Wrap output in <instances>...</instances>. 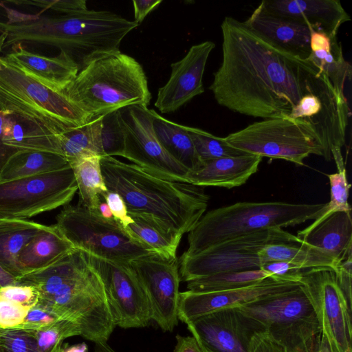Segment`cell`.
<instances>
[{
	"label": "cell",
	"instance_id": "1",
	"mask_svg": "<svg viewBox=\"0 0 352 352\" xmlns=\"http://www.w3.org/2000/svg\"><path fill=\"white\" fill-rule=\"evenodd\" d=\"M221 29L222 61L209 87L221 106L253 118L289 117L304 96L329 81L311 61L272 45L243 22L226 16Z\"/></svg>",
	"mask_w": 352,
	"mask_h": 352
},
{
	"label": "cell",
	"instance_id": "2",
	"mask_svg": "<svg viewBox=\"0 0 352 352\" xmlns=\"http://www.w3.org/2000/svg\"><path fill=\"white\" fill-rule=\"evenodd\" d=\"M100 166L107 190L122 197L129 214L170 234L182 238L206 210L209 197L204 187L162 179L111 156L102 157Z\"/></svg>",
	"mask_w": 352,
	"mask_h": 352
},
{
	"label": "cell",
	"instance_id": "3",
	"mask_svg": "<svg viewBox=\"0 0 352 352\" xmlns=\"http://www.w3.org/2000/svg\"><path fill=\"white\" fill-rule=\"evenodd\" d=\"M327 209V204L285 201L237 202L212 210L202 216L188 232V248L193 255L212 245L263 230L294 226L314 220Z\"/></svg>",
	"mask_w": 352,
	"mask_h": 352
},
{
	"label": "cell",
	"instance_id": "4",
	"mask_svg": "<svg viewBox=\"0 0 352 352\" xmlns=\"http://www.w3.org/2000/svg\"><path fill=\"white\" fill-rule=\"evenodd\" d=\"M63 92L91 116L134 104L148 107L151 99L142 65L120 51L80 69Z\"/></svg>",
	"mask_w": 352,
	"mask_h": 352
},
{
	"label": "cell",
	"instance_id": "5",
	"mask_svg": "<svg viewBox=\"0 0 352 352\" xmlns=\"http://www.w3.org/2000/svg\"><path fill=\"white\" fill-rule=\"evenodd\" d=\"M0 111L58 135L92 117L64 92L45 86L3 56H0Z\"/></svg>",
	"mask_w": 352,
	"mask_h": 352
},
{
	"label": "cell",
	"instance_id": "6",
	"mask_svg": "<svg viewBox=\"0 0 352 352\" xmlns=\"http://www.w3.org/2000/svg\"><path fill=\"white\" fill-rule=\"evenodd\" d=\"M56 226L74 248L98 258L130 263L157 254L132 238L116 219H105L98 210L79 204L65 207L56 217Z\"/></svg>",
	"mask_w": 352,
	"mask_h": 352
},
{
	"label": "cell",
	"instance_id": "7",
	"mask_svg": "<svg viewBox=\"0 0 352 352\" xmlns=\"http://www.w3.org/2000/svg\"><path fill=\"white\" fill-rule=\"evenodd\" d=\"M261 322L286 352H313L321 329L302 286L238 307Z\"/></svg>",
	"mask_w": 352,
	"mask_h": 352
},
{
	"label": "cell",
	"instance_id": "8",
	"mask_svg": "<svg viewBox=\"0 0 352 352\" xmlns=\"http://www.w3.org/2000/svg\"><path fill=\"white\" fill-rule=\"evenodd\" d=\"M245 153L281 159L303 166L310 155L322 157L321 144L311 125L289 117L264 119L224 138Z\"/></svg>",
	"mask_w": 352,
	"mask_h": 352
},
{
	"label": "cell",
	"instance_id": "9",
	"mask_svg": "<svg viewBox=\"0 0 352 352\" xmlns=\"http://www.w3.org/2000/svg\"><path fill=\"white\" fill-rule=\"evenodd\" d=\"M276 243H300L296 236L283 228L263 230L212 245L193 255L179 258L180 279L188 282L226 272L258 270L263 264L258 252Z\"/></svg>",
	"mask_w": 352,
	"mask_h": 352
},
{
	"label": "cell",
	"instance_id": "10",
	"mask_svg": "<svg viewBox=\"0 0 352 352\" xmlns=\"http://www.w3.org/2000/svg\"><path fill=\"white\" fill-rule=\"evenodd\" d=\"M77 190L71 166L0 182V214L7 219H25L67 204Z\"/></svg>",
	"mask_w": 352,
	"mask_h": 352
},
{
	"label": "cell",
	"instance_id": "11",
	"mask_svg": "<svg viewBox=\"0 0 352 352\" xmlns=\"http://www.w3.org/2000/svg\"><path fill=\"white\" fill-rule=\"evenodd\" d=\"M118 119L124 139L121 157L155 177L189 183L190 171L168 153L155 135L153 109L138 104L127 106L118 110Z\"/></svg>",
	"mask_w": 352,
	"mask_h": 352
},
{
	"label": "cell",
	"instance_id": "12",
	"mask_svg": "<svg viewBox=\"0 0 352 352\" xmlns=\"http://www.w3.org/2000/svg\"><path fill=\"white\" fill-rule=\"evenodd\" d=\"M299 283L313 306L331 351L352 352V309L338 285L334 270H303Z\"/></svg>",
	"mask_w": 352,
	"mask_h": 352
},
{
	"label": "cell",
	"instance_id": "13",
	"mask_svg": "<svg viewBox=\"0 0 352 352\" xmlns=\"http://www.w3.org/2000/svg\"><path fill=\"white\" fill-rule=\"evenodd\" d=\"M85 254L102 282L115 326L124 329L147 326L151 320L148 300L130 263L109 261Z\"/></svg>",
	"mask_w": 352,
	"mask_h": 352
},
{
	"label": "cell",
	"instance_id": "14",
	"mask_svg": "<svg viewBox=\"0 0 352 352\" xmlns=\"http://www.w3.org/2000/svg\"><path fill=\"white\" fill-rule=\"evenodd\" d=\"M144 288L151 320L164 331H173L178 324L180 276L176 258L158 254L130 262Z\"/></svg>",
	"mask_w": 352,
	"mask_h": 352
},
{
	"label": "cell",
	"instance_id": "15",
	"mask_svg": "<svg viewBox=\"0 0 352 352\" xmlns=\"http://www.w3.org/2000/svg\"><path fill=\"white\" fill-rule=\"evenodd\" d=\"M186 324L199 344L214 352H250L253 336L266 331L238 307L213 311Z\"/></svg>",
	"mask_w": 352,
	"mask_h": 352
},
{
	"label": "cell",
	"instance_id": "16",
	"mask_svg": "<svg viewBox=\"0 0 352 352\" xmlns=\"http://www.w3.org/2000/svg\"><path fill=\"white\" fill-rule=\"evenodd\" d=\"M301 284L278 281L270 277L251 286L219 292H180L178 318L186 324L213 311L243 305L294 290Z\"/></svg>",
	"mask_w": 352,
	"mask_h": 352
},
{
	"label": "cell",
	"instance_id": "17",
	"mask_svg": "<svg viewBox=\"0 0 352 352\" xmlns=\"http://www.w3.org/2000/svg\"><path fill=\"white\" fill-rule=\"evenodd\" d=\"M214 47V43L210 41L194 45L180 60L170 65L169 80L158 89L154 104L161 113L175 111L204 92L203 75Z\"/></svg>",
	"mask_w": 352,
	"mask_h": 352
},
{
	"label": "cell",
	"instance_id": "18",
	"mask_svg": "<svg viewBox=\"0 0 352 352\" xmlns=\"http://www.w3.org/2000/svg\"><path fill=\"white\" fill-rule=\"evenodd\" d=\"M261 4L272 13L296 20L329 37L337 36L340 26L351 21L338 0H265Z\"/></svg>",
	"mask_w": 352,
	"mask_h": 352
},
{
	"label": "cell",
	"instance_id": "19",
	"mask_svg": "<svg viewBox=\"0 0 352 352\" xmlns=\"http://www.w3.org/2000/svg\"><path fill=\"white\" fill-rule=\"evenodd\" d=\"M244 24L277 47L302 59L311 53V29L296 20L272 13L262 5L254 10Z\"/></svg>",
	"mask_w": 352,
	"mask_h": 352
},
{
	"label": "cell",
	"instance_id": "20",
	"mask_svg": "<svg viewBox=\"0 0 352 352\" xmlns=\"http://www.w3.org/2000/svg\"><path fill=\"white\" fill-rule=\"evenodd\" d=\"M296 237L300 243L317 248L340 263L352 256L351 211L326 210Z\"/></svg>",
	"mask_w": 352,
	"mask_h": 352
},
{
	"label": "cell",
	"instance_id": "21",
	"mask_svg": "<svg viewBox=\"0 0 352 352\" xmlns=\"http://www.w3.org/2000/svg\"><path fill=\"white\" fill-rule=\"evenodd\" d=\"M3 56L45 86L63 92L76 77L79 68L65 52L45 56L29 52L18 45Z\"/></svg>",
	"mask_w": 352,
	"mask_h": 352
},
{
	"label": "cell",
	"instance_id": "22",
	"mask_svg": "<svg viewBox=\"0 0 352 352\" xmlns=\"http://www.w3.org/2000/svg\"><path fill=\"white\" fill-rule=\"evenodd\" d=\"M262 157L251 154L223 157L204 162L190 172L188 182L198 186L232 188L244 184L258 168Z\"/></svg>",
	"mask_w": 352,
	"mask_h": 352
},
{
	"label": "cell",
	"instance_id": "23",
	"mask_svg": "<svg viewBox=\"0 0 352 352\" xmlns=\"http://www.w3.org/2000/svg\"><path fill=\"white\" fill-rule=\"evenodd\" d=\"M74 249L56 224L50 226L47 230L34 237L20 252L17 259L19 278L47 267Z\"/></svg>",
	"mask_w": 352,
	"mask_h": 352
},
{
	"label": "cell",
	"instance_id": "24",
	"mask_svg": "<svg viewBox=\"0 0 352 352\" xmlns=\"http://www.w3.org/2000/svg\"><path fill=\"white\" fill-rule=\"evenodd\" d=\"M311 53L307 60L315 65L329 79L336 93L342 98L344 87L351 77V66L343 56L337 36L329 37L311 30Z\"/></svg>",
	"mask_w": 352,
	"mask_h": 352
},
{
	"label": "cell",
	"instance_id": "25",
	"mask_svg": "<svg viewBox=\"0 0 352 352\" xmlns=\"http://www.w3.org/2000/svg\"><path fill=\"white\" fill-rule=\"evenodd\" d=\"M58 135L28 120L5 113L0 142L16 150L47 151L61 155Z\"/></svg>",
	"mask_w": 352,
	"mask_h": 352
},
{
	"label": "cell",
	"instance_id": "26",
	"mask_svg": "<svg viewBox=\"0 0 352 352\" xmlns=\"http://www.w3.org/2000/svg\"><path fill=\"white\" fill-rule=\"evenodd\" d=\"M45 226L26 219H6L0 222V265L16 279L19 276L17 259L34 237L47 230Z\"/></svg>",
	"mask_w": 352,
	"mask_h": 352
},
{
	"label": "cell",
	"instance_id": "27",
	"mask_svg": "<svg viewBox=\"0 0 352 352\" xmlns=\"http://www.w3.org/2000/svg\"><path fill=\"white\" fill-rule=\"evenodd\" d=\"M153 126L161 145L176 161L190 172L202 166L184 125L166 119L153 110Z\"/></svg>",
	"mask_w": 352,
	"mask_h": 352
},
{
	"label": "cell",
	"instance_id": "28",
	"mask_svg": "<svg viewBox=\"0 0 352 352\" xmlns=\"http://www.w3.org/2000/svg\"><path fill=\"white\" fill-rule=\"evenodd\" d=\"M70 166L61 155L40 151H16L0 173V182L54 172Z\"/></svg>",
	"mask_w": 352,
	"mask_h": 352
},
{
	"label": "cell",
	"instance_id": "29",
	"mask_svg": "<svg viewBox=\"0 0 352 352\" xmlns=\"http://www.w3.org/2000/svg\"><path fill=\"white\" fill-rule=\"evenodd\" d=\"M103 115L92 116L83 125L59 134L61 155L70 164L82 158L104 157L101 141Z\"/></svg>",
	"mask_w": 352,
	"mask_h": 352
},
{
	"label": "cell",
	"instance_id": "30",
	"mask_svg": "<svg viewBox=\"0 0 352 352\" xmlns=\"http://www.w3.org/2000/svg\"><path fill=\"white\" fill-rule=\"evenodd\" d=\"M262 263L280 261L291 263L302 270L329 267L336 270L338 263L328 253L305 243H276L258 252Z\"/></svg>",
	"mask_w": 352,
	"mask_h": 352
},
{
	"label": "cell",
	"instance_id": "31",
	"mask_svg": "<svg viewBox=\"0 0 352 352\" xmlns=\"http://www.w3.org/2000/svg\"><path fill=\"white\" fill-rule=\"evenodd\" d=\"M101 157L92 155L70 164L79 195V204L91 210H98L101 195L107 188L100 166Z\"/></svg>",
	"mask_w": 352,
	"mask_h": 352
},
{
	"label": "cell",
	"instance_id": "32",
	"mask_svg": "<svg viewBox=\"0 0 352 352\" xmlns=\"http://www.w3.org/2000/svg\"><path fill=\"white\" fill-rule=\"evenodd\" d=\"M132 221L123 226L135 240L151 248L166 258H176V252L182 238L170 234L141 217L129 214Z\"/></svg>",
	"mask_w": 352,
	"mask_h": 352
},
{
	"label": "cell",
	"instance_id": "33",
	"mask_svg": "<svg viewBox=\"0 0 352 352\" xmlns=\"http://www.w3.org/2000/svg\"><path fill=\"white\" fill-rule=\"evenodd\" d=\"M270 275L263 270L217 273L187 283V289L195 292H211L243 288L259 283Z\"/></svg>",
	"mask_w": 352,
	"mask_h": 352
},
{
	"label": "cell",
	"instance_id": "34",
	"mask_svg": "<svg viewBox=\"0 0 352 352\" xmlns=\"http://www.w3.org/2000/svg\"><path fill=\"white\" fill-rule=\"evenodd\" d=\"M185 127L203 164L223 157L247 154L230 146L224 138L215 136L198 128Z\"/></svg>",
	"mask_w": 352,
	"mask_h": 352
},
{
	"label": "cell",
	"instance_id": "35",
	"mask_svg": "<svg viewBox=\"0 0 352 352\" xmlns=\"http://www.w3.org/2000/svg\"><path fill=\"white\" fill-rule=\"evenodd\" d=\"M34 333L41 352H61L65 339L81 335L78 324L67 319H58Z\"/></svg>",
	"mask_w": 352,
	"mask_h": 352
},
{
	"label": "cell",
	"instance_id": "36",
	"mask_svg": "<svg viewBox=\"0 0 352 352\" xmlns=\"http://www.w3.org/2000/svg\"><path fill=\"white\" fill-rule=\"evenodd\" d=\"M101 141L104 157L122 156L124 139L118 119V110L103 115Z\"/></svg>",
	"mask_w": 352,
	"mask_h": 352
},
{
	"label": "cell",
	"instance_id": "37",
	"mask_svg": "<svg viewBox=\"0 0 352 352\" xmlns=\"http://www.w3.org/2000/svg\"><path fill=\"white\" fill-rule=\"evenodd\" d=\"M0 352H41L34 331L20 327L0 332Z\"/></svg>",
	"mask_w": 352,
	"mask_h": 352
},
{
	"label": "cell",
	"instance_id": "38",
	"mask_svg": "<svg viewBox=\"0 0 352 352\" xmlns=\"http://www.w3.org/2000/svg\"><path fill=\"white\" fill-rule=\"evenodd\" d=\"M327 177L330 184V201L327 203V210L351 211L348 201L351 184L347 180L346 169L338 170Z\"/></svg>",
	"mask_w": 352,
	"mask_h": 352
},
{
	"label": "cell",
	"instance_id": "39",
	"mask_svg": "<svg viewBox=\"0 0 352 352\" xmlns=\"http://www.w3.org/2000/svg\"><path fill=\"white\" fill-rule=\"evenodd\" d=\"M7 3L18 6H31L41 9V11H50L56 14H69L87 10L85 0H32L7 1Z\"/></svg>",
	"mask_w": 352,
	"mask_h": 352
},
{
	"label": "cell",
	"instance_id": "40",
	"mask_svg": "<svg viewBox=\"0 0 352 352\" xmlns=\"http://www.w3.org/2000/svg\"><path fill=\"white\" fill-rule=\"evenodd\" d=\"M0 298L30 308L38 303L39 295L31 285L15 284L1 287Z\"/></svg>",
	"mask_w": 352,
	"mask_h": 352
},
{
	"label": "cell",
	"instance_id": "41",
	"mask_svg": "<svg viewBox=\"0 0 352 352\" xmlns=\"http://www.w3.org/2000/svg\"><path fill=\"white\" fill-rule=\"evenodd\" d=\"M261 270L268 273L276 280L295 283H299L303 271L291 263L280 261L265 262Z\"/></svg>",
	"mask_w": 352,
	"mask_h": 352
},
{
	"label": "cell",
	"instance_id": "42",
	"mask_svg": "<svg viewBox=\"0 0 352 352\" xmlns=\"http://www.w3.org/2000/svg\"><path fill=\"white\" fill-rule=\"evenodd\" d=\"M58 319L62 318H59L46 307L36 304L28 309L23 323L18 327L36 331Z\"/></svg>",
	"mask_w": 352,
	"mask_h": 352
},
{
	"label": "cell",
	"instance_id": "43",
	"mask_svg": "<svg viewBox=\"0 0 352 352\" xmlns=\"http://www.w3.org/2000/svg\"><path fill=\"white\" fill-rule=\"evenodd\" d=\"M30 308L0 298V327L10 329L19 327Z\"/></svg>",
	"mask_w": 352,
	"mask_h": 352
},
{
	"label": "cell",
	"instance_id": "44",
	"mask_svg": "<svg viewBox=\"0 0 352 352\" xmlns=\"http://www.w3.org/2000/svg\"><path fill=\"white\" fill-rule=\"evenodd\" d=\"M101 197L107 204L113 218L120 221L124 227L132 221L133 219L128 214L126 204L119 194L107 190Z\"/></svg>",
	"mask_w": 352,
	"mask_h": 352
},
{
	"label": "cell",
	"instance_id": "45",
	"mask_svg": "<svg viewBox=\"0 0 352 352\" xmlns=\"http://www.w3.org/2000/svg\"><path fill=\"white\" fill-rule=\"evenodd\" d=\"M352 256L340 263L335 270L336 280L350 309L352 308L351 278Z\"/></svg>",
	"mask_w": 352,
	"mask_h": 352
},
{
	"label": "cell",
	"instance_id": "46",
	"mask_svg": "<svg viewBox=\"0 0 352 352\" xmlns=\"http://www.w3.org/2000/svg\"><path fill=\"white\" fill-rule=\"evenodd\" d=\"M250 352H286L267 331L256 333L250 344Z\"/></svg>",
	"mask_w": 352,
	"mask_h": 352
},
{
	"label": "cell",
	"instance_id": "47",
	"mask_svg": "<svg viewBox=\"0 0 352 352\" xmlns=\"http://www.w3.org/2000/svg\"><path fill=\"white\" fill-rule=\"evenodd\" d=\"M162 0H140L133 1L135 21L139 25L142 23L146 15L153 10L157 8Z\"/></svg>",
	"mask_w": 352,
	"mask_h": 352
},
{
	"label": "cell",
	"instance_id": "48",
	"mask_svg": "<svg viewBox=\"0 0 352 352\" xmlns=\"http://www.w3.org/2000/svg\"><path fill=\"white\" fill-rule=\"evenodd\" d=\"M177 344L173 352H202L199 344L194 336L177 335Z\"/></svg>",
	"mask_w": 352,
	"mask_h": 352
},
{
	"label": "cell",
	"instance_id": "49",
	"mask_svg": "<svg viewBox=\"0 0 352 352\" xmlns=\"http://www.w3.org/2000/svg\"><path fill=\"white\" fill-rule=\"evenodd\" d=\"M16 149L6 146L0 142V173L5 166L10 157Z\"/></svg>",
	"mask_w": 352,
	"mask_h": 352
},
{
	"label": "cell",
	"instance_id": "50",
	"mask_svg": "<svg viewBox=\"0 0 352 352\" xmlns=\"http://www.w3.org/2000/svg\"><path fill=\"white\" fill-rule=\"evenodd\" d=\"M15 284H17L16 279L0 265V288Z\"/></svg>",
	"mask_w": 352,
	"mask_h": 352
},
{
	"label": "cell",
	"instance_id": "51",
	"mask_svg": "<svg viewBox=\"0 0 352 352\" xmlns=\"http://www.w3.org/2000/svg\"><path fill=\"white\" fill-rule=\"evenodd\" d=\"M314 352H332L325 336L322 332L317 340Z\"/></svg>",
	"mask_w": 352,
	"mask_h": 352
},
{
	"label": "cell",
	"instance_id": "52",
	"mask_svg": "<svg viewBox=\"0 0 352 352\" xmlns=\"http://www.w3.org/2000/svg\"><path fill=\"white\" fill-rule=\"evenodd\" d=\"M87 346L85 342L68 346H63L61 352H87Z\"/></svg>",
	"mask_w": 352,
	"mask_h": 352
},
{
	"label": "cell",
	"instance_id": "53",
	"mask_svg": "<svg viewBox=\"0 0 352 352\" xmlns=\"http://www.w3.org/2000/svg\"><path fill=\"white\" fill-rule=\"evenodd\" d=\"M98 211L100 214L105 219H112L113 218V214L105 201H100L98 207Z\"/></svg>",
	"mask_w": 352,
	"mask_h": 352
},
{
	"label": "cell",
	"instance_id": "54",
	"mask_svg": "<svg viewBox=\"0 0 352 352\" xmlns=\"http://www.w3.org/2000/svg\"><path fill=\"white\" fill-rule=\"evenodd\" d=\"M94 352H117L112 349L107 342H95Z\"/></svg>",
	"mask_w": 352,
	"mask_h": 352
},
{
	"label": "cell",
	"instance_id": "55",
	"mask_svg": "<svg viewBox=\"0 0 352 352\" xmlns=\"http://www.w3.org/2000/svg\"><path fill=\"white\" fill-rule=\"evenodd\" d=\"M5 41V36L3 34H0V52L3 49V43Z\"/></svg>",
	"mask_w": 352,
	"mask_h": 352
},
{
	"label": "cell",
	"instance_id": "56",
	"mask_svg": "<svg viewBox=\"0 0 352 352\" xmlns=\"http://www.w3.org/2000/svg\"><path fill=\"white\" fill-rule=\"evenodd\" d=\"M199 343V342H198ZM200 345V347L201 349V351L202 352H214V351H212L209 349H208L207 348H206L205 346H204L203 345H201V344H199Z\"/></svg>",
	"mask_w": 352,
	"mask_h": 352
},
{
	"label": "cell",
	"instance_id": "57",
	"mask_svg": "<svg viewBox=\"0 0 352 352\" xmlns=\"http://www.w3.org/2000/svg\"><path fill=\"white\" fill-rule=\"evenodd\" d=\"M7 218L4 217L3 216L0 214V222H1L3 220L6 219Z\"/></svg>",
	"mask_w": 352,
	"mask_h": 352
},
{
	"label": "cell",
	"instance_id": "58",
	"mask_svg": "<svg viewBox=\"0 0 352 352\" xmlns=\"http://www.w3.org/2000/svg\"><path fill=\"white\" fill-rule=\"evenodd\" d=\"M3 329H1V328L0 327V332H1V330H3Z\"/></svg>",
	"mask_w": 352,
	"mask_h": 352
}]
</instances>
